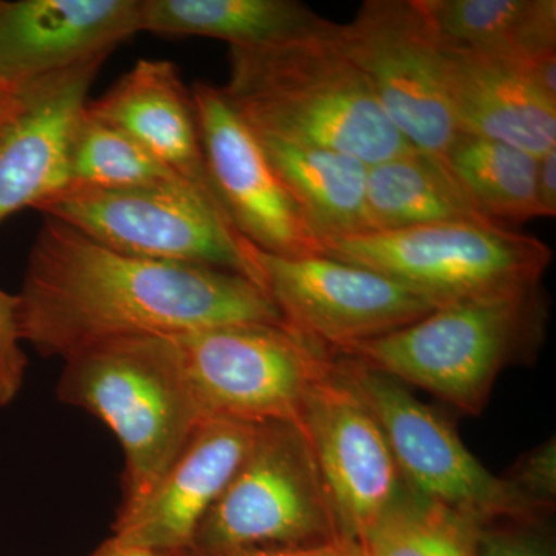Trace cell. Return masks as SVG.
<instances>
[{
    "mask_svg": "<svg viewBox=\"0 0 556 556\" xmlns=\"http://www.w3.org/2000/svg\"><path fill=\"white\" fill-rule=\"evenodd\" d=\"M536 195L541 217L556 215V148L538 159Z\"/></svg>",
    "mask_w": 556,
    "mask_h": 556,
    "instance_id": "cell-29",
    "label": "cell"
},
{
    "mask_svg": "<svg viewBox=\"0 0 556 556\" xmlns=\"http://www.w3.org/2000/svg\"><path fill=\"white\" fill-rule=\"evenodd\" d=\"M58 396L98 417L124 453L119 514L138 507L203 422L170 336L115 340L67 358Z\"/></svg>",
    "mask_w": 556,
    "mask_h": 556,
    "instance_id": "cell-3",
    "label": "cell"
},
{
    "mask_svg": "<svg viewBox=\"0 0 556 556\" xmlns=\"http://www.w3.org/2000/svg\"><path fill=\"white\" fill-rule=\"evenodd\" d=\"M87 109L130 135L225 214L208 178L192 91L172 62L139 60L108 93L89 101Z\"/></svg>",
    "mask_w": 556,
    "mask_h": 556,
    "instance_id": "cell-17",
    "label": "cell"
},
{
    "mask_svg": "<svg viewBox=\"0 0 556 556\" xmlns=\"http://www.w3.org/2000/svg\"><path fill=\"white\" fill-rule=\"evenodd\" d=\"M91 556H169L156 554V552L148 551V548L131 546V544L123 543L118 538H110L104 544Z\"/></svg>",
    "mask_w": 556,
    "mask_h": 556,
    "instance_id": "cell-31",
    "label": "cell"
},
{
    "mask_svg": "<svg viewBox=\"0 0 556 556\" xmlns=\"http://www.w3.org/2000/svg\"><path fill=\"white\" fill-rule=\"evenodd\" d=\"M258 138L321 247L369 232L365 161L338 150Z\"/></svg>",
    "mask_w": 556,
    "mask_h": 556,
    "instance_id": "cell-19",
    "label": "cell"
},
{
    "mask_svg": "<svg viewBox=\"0 0 556 556\" xmlns=\"http://www.w3.org/2000/svg\"><path fill=\"white\" fill-rule=\"evenodd\" d=\"M324 485L340 540L361 543L404 495L386 434L332 367L306 397L295 422Z\"/></svg>",
    "mask_w": 556,
    "mask_h": 556,
    "instance_id": "cell-12",
    "label": "cell"
},
{
    "mask_svg": "<svg viewBox=\"0 0 556 556\" xmlns=\"http://www.w3.org/2000/svg\"><path fill=\"white\" fill-rule=\"evenodd\" d=\"M16 298L22 342L64 361L115 340L285 325L251 278L126 254L54 218L36 237Z\"/></svg>",
    "mask_w": 556,
    "mask_h": 556,
    "instance_id": "cell-1",
    "label": "cell"
},
{
    "mask_svg": "<svg viewBox=\"0 0 556 556\" xmlns=\"http://www.w3.org/2000/svg\"><path fill=\"white\" fill-rule=\"evenodd\" d=\"M225 556H346V543L345 541H336V543L314 547L276 548V551L248 552V554Z\"/></svg>",
    "mask_w": 556,
    "mask_h": 556,
    "instance_id": "cell-30",
    "label": "cell"
},
{
    "mask_svg": "<svg viewBox=\"0 0 556 556\" xmlns=\"http://www.w3.org/2000/svg\"><path fill=\"white\" fill-rule=\"evenodd\" d=\"M17 100H20V86H13L0 78V118L16 105Z\"/></svg>",
    "mask_w": 556,
    "mask_h": 556,
    "instance_id": "cell-32",
    "label": "cell"
},
{
    "mask_svg": "<svg viewBox=\"0 0 556 556\" xmlns=\"http://www.w3.org/2000/svg\"><path fill=\"white\" fill-rule=\"evenodd\" d=\"M546 318V303L538 288L460 300L338 354L477 416L485 408L500 372L535 353Z\"/></svg>",
    "mask_w": 556,
    "mask_h": 556,
    "instance_id": "cell-4",
    "label": "cell"
},
{
    "mask_svg": "<svg viewBox=\"0 0 556 556\" xmlns=\"http://www.w3.org/2000/svg\"><path fill=\"white\" fill-rule=\"evenodd\" d=\"M338 39L380 109L413 148L447 161L459 135L445 94L442 47L417 0H368Z\"/></svg>",
    "mask_w": 556,
    "mask_h": 556,
    "instance_id": "cell-10",
    "label": "cell"
},
{
    "mask_svg": "<svg viewBox=\"0 0 556 556\" xmlns=\"http://www.w3.org/2000/svg\"><path fill=\"white\" fill-rule=\"evenodd\" d=\"M328 257L393 278L438 306L540 288L552 251L503 226L447 223L324 243Z\"/></svg>",
    "mask_w": 556,
    "mask_h": 556,
    "instance_id": "cell-5",
    "label": "cell"
},
{
    "mask_svg": "<svg viewBox=\"0 0 556 556\" xmlns=\"http://www.w3.org/2000/svg\"><path fill=\"white\" fill-rule=\"evenodd\" d=\"M36 211L126 254L230 270L260 285L254 247L185 181L129 189L68 186Z\"/></svg>",
    "mask_w": 556,
    "mask_h": 556,
    "instance_id": "cell-9",
    "label": "cell"
},
{
    "mask_svg": "<svg viewBox=\"0 0 556 556\" xmlns=\"http://www.w3.org/2000/svg\"><path fill=\"white\" fill-rule=\"evenodd\" d=\"M478 556H554L546 541L526 529L478 527Z\"/></svg>",
    "mask_w": 556,
    "mask_h": 556,
    "instance_id": "cell-28",
    "label": "cell"
},
{
    "mask_svg": "<svg viewBox=\"0 0 556 556\" xmlns=\"http://www.w3.org/2000/svg\"><path fill=\"white\" fill-rule=\"evenodd\" d=\"M442 70L459 134L504 142L536 159L556 148V101L514 65L492 54L442 47Z\"/></svg>",
    "mask_w": 556,
    "mask_h": 556,
    "instance_id": "cell-18",
    "label": "cell"
},
{
    "mask_svg": "<svg viewBox=\"0 0 556 556\" xmlns=\"http://www.w3.org/2000/svg\"><path fill=\"white\" fill-rule=\"evenodd\" d=\"M340 540L324 485L295 424L255 428L225 492L197 530L190 556L314 547Z\"/></svg>",
    "mask_w": 556,
    "mask_h": 556,
    "instance_id": "cell-6",
    "label": "cell"
},
{
    "mask_svg": "<svg viewBox=\"0 0 556 556\" xmlns=\"http://www.w3.org/2000/svg\"><path fill=\"white\" fill-rule=\"evenodd\" d=\"M478 526L405 490L357 543L367 556H478Z\"/></svg>",
    "mask_w": 556,
    "mask_h": 556,
    "instance_id": "cell-25",
    "label": "cell"
},
{
    "mask_svg": "<svg viewBox=\"0 0 556 556\" xmlns=\"http://www.w3.org/2000/svg\"><path fill=\"white\" fill-rule=\"evenodd\" d=\"M338 31L334 24L308 38L230 47L223 90L262 137L338 150L368 166L417 150L388 121Z\"/></svg>",
    "mask_w": 556,
    "mask_h": 556,
    "instance_id": "cell-2",
    "label": "cell"
},
{
    "mask_svg": "<svg viewBox=\"0 0 556 556\" xmlns=\"http://www.w3.org/2000/svg\"><path fill=\"white\" fill-rule=\"evenodd\" d=\"M334 371L378 420L415 495L478 527L527 522L543 514L507 478L490 473L456 431L401 382L342 354H334Z\"/></svg>",
    "mask_w": 556,
    "mask_h": 556,
    "instance_id": "cell-8",
    "label": "cell"
},
{
    "mask_svg": "<svg viewBox=\"0 0 556 556\" xmlns=\"http://www.w3.org/2000/svg\"><path fill=\"white\" fill-rule=\"evenodd\" d=\"M260 287L289 329L332 354L382 338L439 308L375 270L328 255L278 257L252 251Z\"/></svg>",
    "mask_w": 556,
    "mask_h": 556,
    "instance_id": "cell-11",
    "label": "cell"
},
{
    "mask_svg": "<svg viewBox=\"0 0 556 556\" xmlns=\"http://www.w3.org/2000/svg\"><path fill=\"white\" fill-rule=\"evenodd\" d=\"M447 164L460 188L496 225L541 218L536 195L538 159L492 139L459 134Z\"/></svg>",
    "mask_w": 556,
    "mask_h": 556,
    "instance_id": "cell-23",
    "label": "cell"
},
{
    "mask_svg": "<svg viewBox=\"0 0 556 556\" xmlns=\"http://www.w3.org/2000/svg\"><path fill=\"white\" fill-rule=\"evenodd\" d=\"M336 22L294 0H142V31L258 49L331 30Z\"/></svg>",
    "mask_w": 556,
    "mask_h": 556,
    "instance_id": "cell-20",
    "label": "cell"
},
{
    "mask_svg": "<svg viewBox=\"0 0 556 556\" xmlns=\"http://www.w3.org/2000/svg\"><path fill=\"white\" fill-rule=\"evenodd\" d=\"M142 31V0L0 2V78L24 86L110 53Z\"/></svg>",
    "mask_w": 556,
    "mask_h": 556,
    "instance_id": "cell-16",
    "label": "cell"
},
{
    "mask_svg": "<svg viewBox=\"0 0 556 556\" xmlns=\"http://www.w3.org/2000/svg\"><path fill=\"white\" fill-rule=\"evenodd\" d=\"M346 543V541H345ZM346 556H367L357 543H346Z\"/></svg>",
    "mask_w": 556,
    "mask_h": 556,
    "instance_id": "cell-33",
    "label": "cell"
},
{
    "mask_svg": "<svg viewBox=\"0 0 556 556\" xmlns=\"http://www.w3.org/2000/svg\"><path fill=\"white\" fill-rule=\"evenodd\" d=\"M104 61L20 86V100L0 118V223L68 188L73 137Z\"/></svg>",
    "mask_w": 556,
    "mask_h": 556,
    "instance_id": "cell-14",
    "label": "cell"
},
{
    "mask_svg": "<svg viewBox=\"0 0 556 556\" xmlns=\"http://www.w3.org/2000/svg\"><path fill=\"white\" fill-rule=\"evenodd\" d=\"M190 91L208 178L230 225L252 247L278 257L325 254L258 135L225 90L200 80Z\"/></svg>",
    "mask_w": 556,
    "mask_h": 556,
    "instance_id": "cell-13",
    "label": "cell"
},
{
    "mask_svg": "<svg viewBox=\"0 0 556 556\" xmlns=\"http://www.w3.org/2000/svg\"><path fill=\"white\" fill-rule=\"evenodd\" d=\"M177 181L182 179L153 159L130 135L86 108L70 150L68 186L129 189Z\"/></svg>",
    "mask_w": 556,
    "mask_h": 556,
    "instance_id": "cell-24",
    "label": "cell"
},
{
    "mask_svg": "<svg viewBox=\"0 0 556 556\" xmlns=\"http://www.w3.org/2000/svg\"><path fill=\"white\" fill-rule=\"evenodd\" d=\"M27 356L17 328V298L0 289V408L20 394Z\"/></svg>",
    "mask_w": 556,
    "mask_h": 556,
    "instance_id": "cell-26",
    "label": "cell"
},
{
    "mask_svg": "<svg viewBox=\"0 0 556 556\" xmlns=\"http://www.w3.org/2000/svg\"><path fill=\"white\" fill-rule=\"evenodd\" d=\"M445 49L508 61L556 51L555 0H417Z\"/></svg>",
    "mask_w": 556,
    "mask_h": 556,
    "instance_id": "cell-22",
    "label": "cell"
},
{
    "mask_svg": "<svg viewBox=\"0 0 556 556\" xmlns=\"http://www.w3.org/2000/svg\"><path fill=\"white\" fill-rule=\"evenodd\" d=\"M203 419L295 424L334 354L287 325H229L170 336Z\"/></svg>",
    "mask_w": 556,
    "mask_h": 556,
    "instance_id": "cell-7",
    "label": "cell"
},
{
    "mask_svg": "<svg viewBox=\"0 0 556 556\" xmlns=\"http://www.w3.org/2000/svg\"><path fill=\"white\" fill-rule=\"evenodd\" d=\"M367 218L369 232L447 223L500 226L460 188L447 161L420 150L369 166Z\"/></svg>",
    "mask_w": 556,
    "mask_h": 556,
    "instance_id": "cell-21",
    "label": "cell"
},
{
    "mask_svg": "<svg viewBox=\"0 0 556 556\" xmlns=\"http://www.w3.org/2000/svg\"><path fill=\"white\" fill-rule=\"evenodd\" d=\"M257 426L206 419L146 500L118 515L115 536L156 554L181 556L251 448Z\"/></svg>",
    "mask_w": 556,
    "mask_h": 556,
    "instance_id": "cell-15",
    "label": "cell"
},
{
    "mask_svg": "<svg viewBox=\"0 0 556 556\" xmlns=\"http://www.w3.org/2000/svg\"><path fill=\"white\" fill-rule=\"evenodd\" d=\"M519 493L541 511L551 510L556 493V448L555 441L527 453L514 473L507 477Z\"/></svg>",
    "mask_w": 556,
    "mask_h": 556,
    "instance_id": "cell-27",
    "label": "cell"
}]
</instances>
